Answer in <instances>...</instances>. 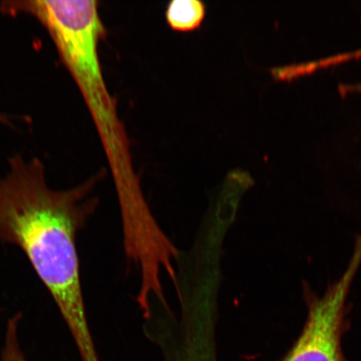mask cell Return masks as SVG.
I'll list each match as a JSON object with an SVG mask.
<instances>
[{
    "label": "cell",
    "instance_id": "ba28073f",
    "mask_svg": "<svg viewBox=\"0 0 361 361\" xmlns=\"http://www.w3.org/2000/svg\"><path fill=\"white\" fill-rule=\"evenodd\" d=\"M338 90L343 94L355 92L361 94V84H341L338 87Z\"/></svg>",
    "mask_w": 361,
    "mask_h": 361
},
{
    "label": "cell",
    "instance_id": "52a82bcc",
    "mask_svg": "<svg viewBox=\"0 0 361 361\" xmlns=\"http://www.w3.org/2000/svg\"><path fill=\"white\" fill-rule=\"evenodd\" d=\"M361 57V49L355 51L354 52H350L348 54H342V55H337L335 56H329L326 58L324 60V64L326 66L337 64L342 61L351 60V59H356Z\"/></svg>",
    "mask_w": 361,
    "mask_h": 361
},
{
    "label": "cell",
    "instance_id": "7a4b0ae2",
    "mask_svg": "<svg viewBox=\"0 0 361 361\" xmlns=\"http://www.w3.org/2000/svg\"><path fill=\"white\" fill-rule=\"evenodd\" d=\"M19 11L34 16L47 28L63 62L82 92L103 137L111 147L114 142L116 118L98 58L103 25L97 2L22 1Z\"/></svg>",
    "mask_w": 361,
    "mask_h": 361
},
{
    "label": "cell",
    "instance_id": "277c9868",
    "mask_svg": "<svg viewBox=\"0 0 361 361\" xmlns=\"http://www.w3.org/2000/svg\"><path fill=\"white\" fill-rule=\"evenodd\" d=\"M205 15V4L198 0H173L166 8V19L171 29L190 32L200 28Z\"/></svg>",
    "mask_w": 361,
    "mask_h": 361
},
{
    "label": "cell",
    "instance_id": "8992f818",
    "mask_svg": "<svg viewBox=\"0 0 361 361\" xmlns=\"http://www.w3.org/2000/svg\"><path fill=\"white\" fill-rule=\"evenodd\" d=\"M22 314L13 315L8 320L6 342L2 350L1 361H28L20 348L18 338V327L21 322Z\"/></svg>",
    "mask_w": 361,
    "mask_h": 361
},
{
    "label": "cell",
    "instance_id": "6da1fadb",
    "mask_svg": "<svg viewBox=\"0 0 361 361\" xmlns=\"http://www.w3.org/2000/svg\"><path fill=\"white\" fill-rule=\"evenodd\" d=\"M0 178V243L24 252L55 301L82 361H99L88 326L81 286L78 234L93 213L88 198L94 180L56 190L42 161L20 154Z\"/></svg>",
    "mask_w": 361,
    "mask_h": 361
},
{
    "label": "cell",
    "instance_id": "5b68a950",
    "mask_svg": "<svg viewBox=\"0 0 361 361\" xmlns=\"http://www.w3.org/2000/svg\"><path fill=\"white\" fill-rule=\"evenodd\" d=\"M164 361H219L214 347L203 338H192L178 348L168 349Z\"/></svg>",
    "mask_w": 361,
    "mask_h": 361
},
{
    "label": "cell",
    "instance_id": "3957f363",
    "mask_svg": "<svg viewBox=\"0 0 361 361\" xmlns=\"http://www.w3.org/2000/svg\"><path fill=\"white\" fill-rule=\"evenodd\" d=\"M361 263V241L356 243L348 269L322 297L307 291L308 315L303 331L281 361H348L341 341L345 331V301Z\"/></svg>",
    "mask_w": 361,
    "mask_h": 361
}]
</instances>
